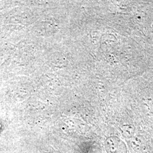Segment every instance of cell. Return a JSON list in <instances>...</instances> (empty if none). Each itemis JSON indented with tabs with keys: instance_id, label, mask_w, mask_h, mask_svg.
Segmentation results:
<instances>
[{
	"instance_id": "1",
	"label": "cell",
	"mask_w": 153,
	"mask_h": 153,
	"mask_svg": "<svg viewBox=\"0 0 153 153\" xmlns=\"http://www.w3.org/2000/svg\"><path fill=\"white\" fill-rule=\"evenodd\" d=\"M106 141V148H108L110 153H126V150L118 149V147L124 146V143L120 138H108Z\"/></svg>"
}]
</instances>
